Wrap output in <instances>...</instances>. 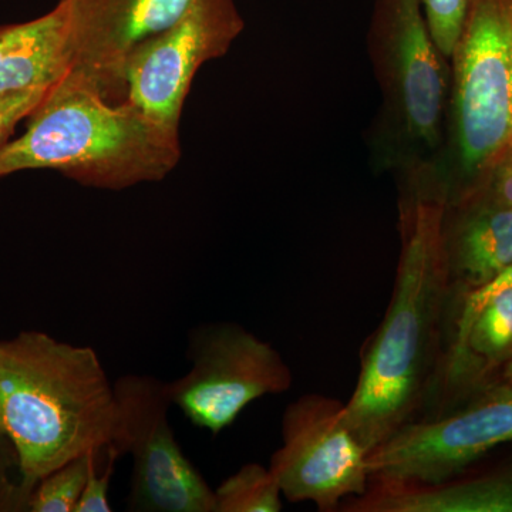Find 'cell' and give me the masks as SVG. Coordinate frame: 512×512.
Returning a JSON list of instances; mask_svg holds the SVG:
<instances>
[{
    "instance_id": "1",
    "label": "cell",
    "mask_w": 512,
    "mask_h": 512,
    "mask_svg": "<svg viewBox=\"0 0 512 512\" xmlns=\"http://www.w3.org/2000/svg\"><path fill=\"white\" fill-rule=\"evenodd\" d=\"M447 197L429 164L404 168L402 239L389 308L363 345L346 420L367 451L420 419L439 367L450 286L441 224Z\"/></svg>"
},
{
    "instance_id": "2",
    "label": "cell",
    "mask_w": 512,
    "mask_h": 512,
    "mask_svg": "<svg viewBox=\"0 0 512 512\" xmlns=\"http://www.w3.org/2000/svg\"><path fill=\"white\" fill-rule=\"evenodd\" d=\"M117 429L116 390L96 350L36 330L0 340V430L30 493L57 467L111 443Z\"/></svg>"
},
{
    "instance_id": "3",
    "label": "cell",
    "mask_w": 512,
    "mask_h": 512,
    "mask_svg": "<svg viewBox=\"0 0 512 512\" xmlns=\"http://www.w3.org/2000/svg\"><path fill=\"white\" fill-rule=\"evenodd\" d=\"M183 157L180 134L130 103L114 104L80 74H64L0 153V178L53 170L83 187L121 191L158 183Z\"/></svg>"
},
{
    "instance_id": "4",
    "label": "cell",
    "mask_w": 512,
    "mask_h": 512,
    "mask_svg": "<svg viewBox=\"0 0 512 512\" xmlns=\"http://www.w3.org/2000/svg\"><path fill=\"white\" fill-rule=\"evenodd\" d=\"M450 147L440 164L447 204L474 194L512 144V12L473 0L450 57Z\"/></svg>"
},
{
    "instance_id": "5",
    "label": "cell",
    "mask_w": 512,
    "mask_h": 512,
    "mask_svg": "<svg viewBox=\"0 0 512 512\" xmlns=\"http://www.w3.org/2000/svg\"><path fill=\"white\" fill-rule=\"evenodd\" d=\"M369 52L383 94L384 131L399 146L402 168L431 161L443 136L450 72L420 0H377Z\"/></svg>"
},
{
    "instance_id": "6",
    "label": "cell",
    "mask_w": 512,
    "mask_h": 512,
    "mask_svg": "<svg viewBox=\"0 0 512 512\" xmlns=\"http://www.w3.org/2000/svg\"><path fill=\"white\" fill-rule=\"evenodd\" d=\"M190 370L168 382L171 402L194 426L218 436L245 407L288 392L291 367L271 345L239 323H205L188 335Z\"/></svg>"
},
{
    "instance_id": "7",
    "label": "cell",
    "mask_w": 512,
    "mask_h": 512,
    "mask_svg": "<svg viewBox=\"0 0 512 512\" xmlns=\"http://www.w3.org/2000/svg\"><path fill=\"white\" fill-rule=\"evenodd\" d=\"M282 446L271 468L291 503L335 512L370 484L369 451L346 420L345 403L320 393L302 394L282 414Z\"/></svg>"
},
{
    "instance_id": "8",
    "label": "cell",
    "mask_w": 512,
    "mask_h": 512,
    "mask_svg": "<svg viewBox=\"0 0 512 512\" xmlns=\"http://www.w3.org/2000/svg\"><path fill=\"white\" fill-rule=\"evenodd\" d=\"M119 429L113 443L133 458L128 511L215 512V494L175 440L168 382L126 375L114 382Z\"/></svg>"
},
{
    "instance_id": "9",
    "label": "cell",
    "mask_w": 512,
    "mask_h": 512,
    "mask_svg": "<svg viewBox=\"0 0 512 512\" xmlns=\"http://www.w3.org/2000/svg\"><path fill=\"white\" fill-rule=\"evenodd\" d=\"M510 441L512 387L497 382L447 412L397 430L370 451V477L439 483Z\"/></svg>"
},
{
    "instance_id": "10",
    "label": "cell",
    "mask_w": 512,
    "mask_h": 512,
    "mask_svg": "<svg viewBox=\"0 0 512 512\" xmlns=\"http://www.w3.org/2000/svg\"><path fill=\"white\" fill-rule=\"evenodd\" d=\"M244 28L235 0H194L173 26L138 46L128 59L127 103L180 134L185 100L198 70L227 55Z\"/></svg>"
},
{
    "instance_id": "11",
    "label": "cell",
    "mask_w": 512,
    "mask_h": 512,
    "mask_svg": "<svg viewBox=\"0 0 512 512\" xmlns=\"http://www.w3.org/2000/svg\"><path fill=\"white\" fill-rule=\"evenodd\" d=\"M194 0H64L72 72L110 103L126 101V67L138 46L173 26Z\"/></svg>"
},
{
    "instance_id": "12",
    "label": "cell",
    "mask_w": 512,
    "mask_h": 512,
    "mask_svg": "<svg viewBox=\"0 0 512 512\" xmlns=\"http://www.w3.org/2000/svg\"><path fill=\"white\" fill-rule=\"evenodd\" d=\"M441 241L450 292L481 288L512 264V208L480 191L446 204Z\"/></svg>"
},
{
    "instance_id": "13",
    "label": "cell",
    "mask_w": 512,
    "mask_h": 512,
    "mask_svg": "<svg viewBox=\"0 0 512 512\" xmlns=\"http://www.w3.org/2000/svg\"><path fill=\"white\" fill-rule=\"evenodd\" d=\"M340 511L512 512V460L439 483L370 478L366 493L346 500Z\"/></svg>"
},
{
    "instance_id": "14",
    "label": "cell",
    "mask_w": 512,
    "mask_h": 512,
    "mask_svg": "<svg viewBox=\"0 0 512 512\" xmlns=\"http://www.w3.org/2000/svg\"><path fill=\"white\" fill-rule=\"evenodd\" d=\"M72 70L64 0L29 22L0 26V96L52 86Z\"/></svg>"
},
{
    "instance_id": "15",
    "label": "cell",
    "mask_w": 512,
    "mask_h": 512,
    "mask_svg": "<svg viewBox=\"0 0 512 512\" xmlns=\"http://www.w3.org/2000/svg\"><path fill=\"white\" fill-rule=\"evenodd\" d=\"M215 512H279L282 491L271 468L248 463L214 491Z\"/></svg>"
},
{
    "instance_id": "16",
    "label": "cell",
    "mask_w": 512,
    "mask_h": 512,
    "mask_svg": "<svg viewBox=\"0 0 512 512\" xmlns=\"http://www.w3.org/2000/svg\"><path fill=\"white\" fill-rule=\"evenodd\" d=\"M89 453L67 461L47 474L33 488L28 511L76 512L86 487Z\"/></svg>"
},
{
    "instance_id": "17",
    "label": "cell",
    "mask_w": 512,
    "mask_h": 512,
    "mask_svg": "<svg viewBox=\"0 0 512 512\" xmlns=\"http://www.w3.org/2000/svg\"><path fill=\"white\" fill-rule=\"evenodd\" d=\"M120 457H123V454L113 441L89 451L86 487L77 504L76 512L113 511L109 503V488Z\"/></svg>"
},
{
    "instance_id": "18",
    "label": "cell",
    "mask_w": 512,
    "mask_h": 512,
    "mask_svg": "<svg viewBox=\"0 0 512 512\" xmlns=\"http://www.w3.org/2000/svg\"><path fill=\"white\" fill-rule=\"evenodd\" d=\"M430 35L450 62L473 0H420Z\"/></svg>"
},
{
    "instance_id": "19",
    "label": "cell",
    "mask_w": 512,
    "mask_h": 512,
    "mask_svg": "<svg viewBox=\"0 0 512 512\" xmlns=\"http://www.w3.org/2000/svg\"><path fill=\"white\" fill-rule=\"evenodd\" d=\"M505 289H512V264L504 269L500 275L495 276L493 281L488 282L481 288L466 293H451L448 296L446 325L444 335L463 328L473 318L478 309L484 305L495 293L503 292Z\"/></svg>"
},
{
    "instance_id": "20",
    "label": "cell",
    "mask_w": 512,
    "mask_h": 512,
    "mask_svg": "<svg viewBox=\"0 0 512 512\" xmlns=\"http://www.w3.org/2000/svg\"><path fill=\"white\" fill-rule=\"evenodd\" d=\"M30 494L23 483L18 453L0 430V512L28 511Z\"/></svg>"
},
{
    "instance_id": "21",
    "label": "cell",
    "mask_w": 512,
    "mask_h": 512,
    "mask_svg": "<svg viewBox=\"0 0 512 512\" xmlns=\"http://www.w3.org/2000/svg\"><path fill=\"white\" fill-rule=\"evenodd\" d=\"M53 86L55 84L0 96V153L12 140L16 126L23 119H29L30 114L45 100Z\"/></svg>"
},
{
    "instance_id": "22",
    "label": "cell",
    "mask_w": 512,
    "mask_h": 512,
    "mask_svg": "<svg viewBox=\"0 0 512 512\" xmlns=\"http://www.w3.org/2000/svg\"><path fill=\"white\" fill-rule=\"evenodd\" d=\"M478 191L512 208V144L498 158Z\"/></svg>"
},
{
    "instance_id": "23",
    "label": "cell",
    "mask_w": 512,
    "mask_h": 512,
    "mask_svg": "<svg viewBox=\"0 0 512 512\" xmlns=\"http://www.w3.org/2000/svg\"><path fill=\"white\" fill-rule=\"evenodd\" d=\"M501 382L508 384L512 387V360L504 367L503 373H501Z\"/></svg>"
},
{
    "instance_id": "24",
    "label": "cell",
    "mask_w": 512,
    "mask_h": 512,
    "mask_svg": "<svg viewBox=\"0 0 512 512\" xmlns=\"http://www.w3.org/2000/svg\"><path fill=\"white\" fill-rule=\"evenodd\" d=\"M508 6H510L511 12H512V0H507Z\"/></svg>"
}]
</instances>
